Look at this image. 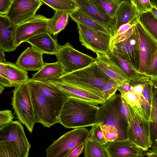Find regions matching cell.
<instances>
[{
    "label": "cell",
    "mask_w": 157,
    "mask_h": 157,
    "mask_svg": "<svg viewBox=\"0 0 157 157\" xmlns=\"http://www.w3.org/2000/svg\"><path fill=\"white\" fill-rule=\"evenodd\" d=\"M98 10L105 15L114 19L116 13L122 0H92Z\"/></svg>",
    "instance_id": "obj_32"
},
{
    "label": "cell",
    "mask_w": 157,
    "mask_h": 157,
    "mask_svg": "<svg viewBox=\"0 0 157 157\" xmlns=\"http://www.w3.org/2000/svg\"><path fill=\"white\" fill-rule=\"evenodd\" d=\"M85 143H83L75 148L67 157H77L84 150Z\"/></svg>",
    "instance_id": "obj_43"
},
{
    "label": "cell",
    "mask_w": 157,
    "mask_h": 157,
    "mask_svg": "<svg viewBox=\"0 0 157 157\" xmlns=\"http://www.w3.org/2000/svg\"><path fill=\"white\" fill-rule=\"evenodd\" d=\"M84 157H109L104 145L89 137L85 144Z\"/></svg>",
    "instance_id": "obj_31"
},
{
    "label": "cell",
    "mask_w": 157,
    "mask_h": 157,
    "mask_svg": "<svg viewBox=\"0 0 157 157\" xmlns=\"http://www.w3.org/2000/svg\"><path fill=\"white\" fill-rule=\"evenodd\" d=\"M121 110L124 119L129 124L131 119L127 103L121 94L120 100Z\"/></svg>",
    "instance_id": "obj_41"
},
{
    "label": "cell",
    "mask_w": 157,
    "mask_h": 157,
    "mask_svg": "<svg viewBox=\"0 0 157 157\" xmlns=\"http://www.w3.org/2000/svg\"><path fill=\"white\" fill-rule=\"evenodd\" d=\"M145 74L151 80L157 81V51Z\"/></svg>",
    "instance_id": "obj_38"
},
{
    "label": "cell",
    "mask_w": 157,
    "mask_h": 157,
    "mask_svg": "<svg viewBox=\"0 0 157 157\" xmlns=\"http://www.w3.org/2000/svg\"><path fill=\"white\" fill-rule=\"evenodd\" d=\"M150 1L152 5L155 6L157 8V0H150Z\"/></svg>",
    "instance_id": "obj_49"
},
{
    "label": "cell",
    "mask_w": 157,
    "mask_h": 157,
    "mask_svg": "<svg viewBox=\"0 0 157 157\" xmlns=\"http://www.w3.org/2000/svg\"><path fill=\"white\" fill-rule=\"evenodd\" d=\"M29 82L36 123L49 128L59 123V115L56 108L36 89L29 79Z\"/></svg>",
    "instance_id": "obj_6"
},
{
    "label": "cell",
    "mask_w": 157,
    "mask_h": 157,
    "mask_svg": "<svg viewBox=\"0 0 157 157\" xmlns=\"http://www.w3.org/2000/svg\"><path fill=\"white\" fill-rule=\"evenodd\" d=\"M99 107L94 104L69 97L59 116V123L66 128H76L98 124Z\"/></svg>",
    "instance_id": "obj_1"
},
{
    "label": "cell",
    "mask_w": 157,
    "mask_h": 157,
    "mask_svg": "<svg viewBox=\"0 0 157 157\" xmlns=\"http://www.w3.org/2000/svg\"><path fill=\"white\" fill-rule=\"evenodd\" d=\"M0 85L4 87H11L14 86L13 84L7 78L0 75Z\"/></svg>",
    "instance_id": "obj_44"
},
{
    "label": "cell",
    "mask_w": 157,
    "mask_h": 157,
    "mask_svg": "<svg viewBox=\"0 0 157 157\" xmlns=\"http://www.w3.org/2000/svg\"><path fill=\"white\" fill-rule=\"evenodd\" d=\"M55 55L67 73L82 69L96 61V58L78 51L69 42L59 44Z\"/></svg>",
    "instance_id": "obj_7"
},
{
    "label": "cell",
    "mask_w": 157,
    "mask_h": 157,
    "mask_svg": "<svg viewBox=\"0 0 157 157\" xmlns=\"http://www.w3.org/2000/svg\"><path fill=\"white\" fill-rule=\"evenodd\" d=\"M135 24L140 56L139 71L145 74L157 51V41L145 30L137 18Z\"/></svg>",
    "instance_id": "obj_11"
},
{
    "label": "cell",
    "mask_w": 157,
    "mask_h": 157,
    "mask_svg": "<svg viewBox=\"0 0 157 157\" xmlns=\"http://www.w3.org/2000/svg\"><path fill=\"white\" fill-rule=\"evenodd\" d=\"M0 157H19L14 147L11 142L0 141Z\"/></svg>",
    "instance_id": "obj_35"
},
{
    "label": "cell",
    "mask_w": 157,
    "mask_h": 157,
    "mask_svg": "<svg viewBox=\"0 0 157 157\" xmlns=\"http://www.w3.org/2000/svg\"><path fill=\"white\" fill-rule=\"evenodd\" d=\"M74 0L82 11L96 20L110 27L113 30L114 19L104 15L94 4L92 0Z\"/></svg>",
    "instance_id": "obj_26"
},
{
    "label": "cell",
    "mask_w": 157,
    "mask_h": 157,
    "mask_svg": "<svg viewBox=\"0 0 157 157\" xmlns=\"http://www.w3.org/2000/svg\"><path fill=\"white\" fill-rule=\"evenodd\" d=\"M14 116L10 110L0 111V128L13 121Z\"/></svg>",
    "instance_id": "obj_40"
},
{
    "label": "cell",
    "mask_w": 157,
    "mask_h": 157,
    "mask_svg": "<svg viewBox=\"0 0 157 157\" xmlns=\"http://www.w3.org/2000/svg\"><path fill=\"white\" fill-rule=\"evenodd\" d=\"M127 105L131 119L128 128V140L144 151H147L152 145L148 121Z\"/></svg>",
    "instance_id": "obj_8"
},
{
    "label": "cell",
    "mask_w": 157,
    "mask_h": 157,
    "mask_svg": "<svg viewBox=\"0 0 157 157\" xmlns=\"http://www.w3.org/2000/svg\"><path fill=\"white\" fill-rule=\"evenodd\" d=\"M5 140L13 143L19 157H28L31 145L19 121H13L0 128V141Z\"/></svg>",
    "instance_id": "obj_10"
},
{
    "label": "cell",
    "mask_w": 157,
    "mask_h": 157,
    "mask_svg": "<svg viewBox=\"0 0 157 157\" xmlns=\"http://www.w3.org/2000/svg\"><path fill=\"white\" fill-rule=\"evenodd\" d=\"M43 54L32 46L29 47L20 55L15 64L26 71H38L44 65Z\"/></svg>",
    "instance_id": "obj_19"
},
{
    "label": "cell",
    "mask_w": 157,
    "mask_h": 157,
    "mask_svg": "<svg viewBox=\"0 0 157 157\" xmlns=\"http://www.w3.org/2000/svg\"><path fill=\"white\" fill-rule=\"evenodd\" d=\"M0 75L7 78V69L5 63H0Z\"/></svg>",
    "instance_id": "obj_46"
},
{
    "label": "cell",
    "mask_w": 157,
    "mask_h": 157,
    "mask_svg": "<svg viewBox=\"0 0 157 157\" xmlns=\"http://www.w3.org/2000/svg\"><path fill=\"white\" fill-rule=\"evenodd\" d=\"M66 73L64 68L58 61L53 63H45L44 67L34 74L31 81L46 82L58 80Z\"/></svg>",
    "instance_id": "obj_23"
},
{
    "label": "cell",
    "mask_w": 157,
    "mask_h": 157,
    "mask_svg": "<svg viewBox=\"0 0 157 157\" xmlns=\"http://www.w3.org/2000/svg\"><path fill=\"white\" fill-rule=\"evenodd\" d=\"M121 85L110 78L104 86L102 90L104 99L106 101L112 98L115 94Z\"/></svg>",
    "instance_id": "obj_34"
},
{
    "label": "cell",
    "mask_w": 157,
    "mask_h": 157,
    "mask_svg": "<svg viewBox=\"0 0 157 157\" xmlns=\"http://www.w3.org/2000/svg\"><path fill=\"white\" fill-rule=\"evenodd\" d=\"M140 13L151 10L152 5L149 0H131Z\"/></svg>",
    "instance_id": "obj_39"
},
{
    "label": "cell",
    "mask_w": 157,
    "mask_h": 157,
    "mask_svg": "<svg viewBox=\"0 0 157 157\" xmlns=\"http://www.w3.org/2000/svg\"><path fill=\"white\" fill-rule=\"evenodd\" d=\"M110 51L119 54L139 71L140 56L135 27L128 38L112 47Z\"/></svg>",
    "instance_id": "obj_14"
},
{
    "label": "cell",
    "mask_w": 157,
    "mask_h": 157,
    "mask_svg": "<svg viewBox=\"0 0 157 157\" xmlns=\"http://www.w3.org/2000/svg\"><path fill=\"white\" fill-rule=\"evenodd\" d=\"M96 63L98 67L108 77L122 84L130 81L122 70L108 54L96 53Z\"/></svg>",
    "instance_id": "obj_16"
},
{
    "label": "cell",
    "mask_w": 157,
    "mask_h": 157,
    "mask_svg": "<svg viewBox=\"0 0 157 157\" xmlns=\"http://www.w3.org/2000/svg\"><path fill=\"white\" fill-rule=\"evenodd\" d=\"M16 28L5 15L0 14V48L5 52L13 51L17 47L16 41Z\"/></svg>",
    "instance_id": "obj_20"
},
{
    "label": "cell",
    "mask_w": 157,
    "mask_h": 157,
    "mask_svg": "<svg viewBox=\"0 0 157 157\" xmlns=\"http://www.w3.org/2000/svg\"><path fill=\"white\" fill-rule=\"evenodd\" d=\"M25 42L43 54L51 55H55L59 45L57 40L53 38L48 32L36 35Z\"/></svg>",
    "instance_id": "obj_24"
},
{
    "label": "cell",
    "mask_w": 157,
    "mask_h": 157,
    "mask_svg": "<svg viewBox=\"0 0 157 157\" xmlns=\"http://www.w3.org/2000/svg\"><path fill=\"white\" fill-rule=\"evenodd\" d=\"M150 85L151 107L148 124L152 145L157 146V85L151 80Z\"/></svg>",
    "instance_id": "obj_27"
},
{
    "label": "cell",
    "mask_w": 157,
    "mask_h": 157,
    "mask_svg": "<svg viewBox=\"0 0 157 157\" xmlns=\"http://www.w3.org/2000/svg\"><path fill=\"white\" fill-rule=\"evenodd\" d=\"M48 20L45 16L37 14L31 20L17 26L16 41L17 46L36 35L48 32Z\"/></svg>",
    "instance_id": "obj_13"
},
{
    "label": "cell",
    "mask_w": 157,
    "mask_h": 157,
    "mask_svg": "<svg viewBox=\"0 0 157 157\" xmlns=\"http://www.w3.org/2000/svg\"><path fill=\"white\" fill-rule=\"evenodd\" d=\"M100 126L107 142L117 140L118 137V134L117 129L114 127L109 124Z\"/></svg>",
    "instance_id": "obj_37"
},
{
    "label": "cell",
    "mask_w": 157,
    "mask_h": 157,
    "mask_svg": "<svg viewBox=\"0 0 157 157\" xmlns=\"http://www.w3.org/2000/svg\"><path fill=\"white\" fill-rule=\"evenodd\" d=\"M69 13L65 11H56L54 16L48 21V32L50 34L56 36L65 29L68 23Z\"/></svg>",
    "instance_id": "obj_28"
},
{
    "label": "cell",
    "mask_w": 157,
    "mask_h": 157,
    "mask_svg": "<svg viewBox=\"0 0 157 157\" xmlns=\"http://www.w3.org/2000/svg\"><path fill=\"white\" fill-rule=\"evenodd\" d=\"M71 19L76 23H80L94 30L113 36L112 28L88 16L79 8L69 13Z\"/></svg>",
    "instance_id": "obj_22"
},
{
    "label": "cell",
    "mask_w": 157,
    "mask_h": 157,
    "mask_svg": "<svg viewBox=\"0 0 157 157\" xmlns=\"http://www.w3.org/2000/svg\"><path fill=\"white\" fill-rule=\"evenodd\" d=\"M55 11H65L69 12L79 9L74 0H41Z\"/></svg>",
    "instance_id": "obj_33"
},
{
    "label": "cell",
    "mask_w": 157,
    "mask_h": 157,
    "mask_svg": "<svg viewBox=\"0 0 157 157\" xmlns=\"http://www.w3.org/2000/svg\"><path fill=\"white\" fill-rule=\"evenodd\" d=\"M156 18H157V8L154 5L150 10Z\"/></svg>",
    "instance_id": "obj_48"
},
{
    "label": "cell",
    "mask_w": 157,
    "mask_h": 157,
    "mask_svg": "<svg viewBox=\"0 0 157 157\" xmlns=\"http://www.w3.org/2000/svg\"><path fill=\"white\" fill-rule=\"evenodd\" d=\"M0 94H1L2 92V91H3V90L4 89L5 87L3 86H2L1 85H0Z\"/></svg>",
    "instance_id": "obj_50"
},
{
    "label": "cell",
    "mask_w": 157,
    "mask_h": 157,
    "mask_svg": "<svg viewBox=\"0 0 157 157\" xmlns=\"http://www.w3.org/2000/svg\"><path fill=\"white\" fill-rule=\"evenodd\" d=\"M11 105L19 121L32 133L36 123L29 81L15 87Z\"/></svg>",
    "instance_id": "obj_3"
},
{
    "label": "cell",
    "mask_w": 157,
    "mask_h": 157,
    "mask_svg": "<svg viewBox=\"0 0 157 157\" xmlns=\"http://www.w3.org/2000/svg\"><path fill=\"white\" fill-rule=\"evenodd\" d=\"M77 25L79 40L82 45L96 53L108 54L113 36L94 30L79 23H77Z\"/></svg>",
    "instance_id": "obj_9"
},
{
    "label": "cell",
    "mask_w": 157,
    "mask_h": 157,
    "mask_svg": "<svg viewBox=\"0 0 157 157\" xmlns=\"http://www.w3.org/2000/svg\"><path fill=\"white\" fill-rule=\"evenodd\" d=\"M89 137L91 140L101 145H105L108 142L99 124L92 126L90 131Z\"/></svg>",
    "instance_id": "obj_36"
},
{
    "label": "cell",
    "mask_w": 157,
    "mask_h": 157,
    "mask_svg": "<svg viewBox=\"0 0 157 157\" xmlns=\"http://www.w3.org/2000/svg\"><path fill=\"white\" fill-rule=\"evenodd\" d=\"M5 63L7 69V78L14 87L29 80L27 71L12 63L7 62Z\"/></svg>",
    "instance_id": "obj_29"
},
{
    "label": "cell",
    "mask_w": 157,
    "mask_h": 157,
    "mask_svg": "<svg viewBox=\"0 0 157 157\" xmlns=\"http://www.w3.org/2000/svg\"><path fill=\"white\" fill-rule=\"evenodd\" d=\"M48 82H50L63 91L69 97L78 99L96 105H102L106 101L103 99L92 93L59 80Z\"/></svg>",
    "instance_id": "obj_18"
},
{
    "label": "cell",
    "mask_w": 157,
    "mask_h": 157,
    "mask_svg": "<svg viewBox=\"0 0 157 157\" xmlns=\"http://www.w3.org/2000/svg\"><path fill=\"white\" fill-rule=\"evenodd\" d=\"M89 136L90 131L84 128L68 132L47 148L46 157H67L75 148L85 143Z\"/></svg>",
    "instance_id": "obj_5"
},
{
    "label": "cell",
    "mask_w": 157,
    "mask_h": 157,
    "mask_svg": "<svg viewBox=\"0 0 157 157\" xmlns=\"http://www.w3.org/2000/svg\"><path fill=\"white\" fill-rule=\"evenodd\" d=\"M148 157H157V146L152 145L146 154Z\"/></svg>",
    "instance_id": "obj_45"
},
{
    "label": "cell",
    "mask_w": 157,
    "mask_h": 157,
    "mask_svg": "<svg viewBox=\"0 0 157 157\" xmlns=\"http://www.w3.org/2000/svg\"><path fill=\"white\" fill-rule=\"evenodd\" d=\"M109 78L98 67L95 62L82 69L66 72L58 80L87 91L104 99L102 90Z\"/></svg>",
    "instance_id": "obj_2"
},
{
    "label": "cell",
    "mask_w": 157,
    "mask_h": 157,
    "mask_svg": "<svg viewBox=\"0 0 157 157\" xmlns=\"http://www.w3.org/2000/svg\"><path fill=\"white\" fill-rule=\"evenodd\" d=\"M104 145L109 157H143L144 151L128 139L109 142Z\"/></svg>",
    "instance_id": "obj_15"
},
{
    "label": "cell",
    "mask_w": 157,
    "mask_h": 157,
    "mask_svg": "<svg viewBox=\"0 0 157 157\" xmlns=\"http://www.w3.org/2000/svg\"><path fill=\"white\" fill-rule=\"evenodd\" d=\"M137 19L147 33L157 41V18L151 11L140 13Z\"/></svg>",
    "instance_id": "obj_30"
},
{
    "label": "cell",
    "mask_w": 157,
    "mask_h": 157,
    "mask_svg": "<svg viewBox=\"0 0 157 157\" xmlns=\"http://www.w3.org/2000/svg\"><path fill=\"white\" fill-rule=\"evenodd\" d=\"M146 157H147V156H146Z\"/></svg>",
    "instance_id": "obj_51"
},
{
    "label": "cell",
    "mask_w": 157,
    "mask_h": 157,
    "mask_svg": "<svg viewBox=\"0 0 157 157\" xmlns=\"http://www.w3.org/2000/svg\"><path fill=\"white\" fill-rule=\"evenodd\" d=\"M31 81L38 90L52 104L59 116L63 105L69 97L50 82Z\"/></svg>",
    "instance_id": "obj_17"
},
{
    "label": "cell",
    "mask_w": 157,
    "mask_h": 157,
    "mask_svg": "<svg viewBox=\"0 0 157 157\" xmlns=\"http://www.w3.org/2000/svg\"><path fill=\"white\" fill-rule=\"evenodd\" d=\"M43 4L41 0H13L5 15L13 25L17 27L33 18Z\"/></svg>",
    "instance_id": "obj_12"
},
{
    "label": "cell",
    "mask_w": 157,
    "mask_h": 157,
    "mask_svg": "<svg viewBox=\"0 0 157 157\" xmlns=\"http://www.w3.org/2000/svg\"><path fill=\"white\" fill-rule=\"evenodd\" d=\"M139 14L131 0H122L114 19L113 35L122 25L135 21Z\"/></svg>",
    "instance_id": "obj_21"
},
{
    "label": "cell",
    "mask_w": 157,
    "mask_h": 157,
    "mask_svg": "<svg viewBox=\"0 0 157 157\" xmlns=\"http://www.w3.org/2000/svg\"><path fill=\"white\" fill-rule=\"evenodd\" d=\"M13 0H0V14L5 15L8 12Z\"/></svg>",
    "instance_id": "obj_42"
},
{
    "label": "cell",
    "mask_w": 157,
    "mask_h": 157,
    "mask_svg": "<svg viewBox=\"0 0 157 157\" xmlns=\"http://www.w3.org/2000/svg\"><path fill=\"white\" fill-rule=\"evenodd\" d=\"M108 54L122 70L130 81L139 82L151 79L145 74L140 72L118 54L110 51Z\"/></svg>",
    "instance_id": "obj_25"
},
{
    "label": "cell",
    "mask_w": 157,
    "mask_h": 157,
    "mask_svg": "<svg viewBox=\"0 0 157 157\" xmlns=\"http://www.w3.org/2000/svg\"><path fill=\"white\" fill-rule=\"evenodd\" d=\"M121 94H115L99 107L98 122L100 125L109 124L117 130L118 137L116 141L128 140V124L121 110Z\"/></svg>",
    "instance_id": "obj_4"
},
{
    "label": "cell",
    "mask_w": 157,
    "mask_h": 157,
    "mask_svg": "<svg viewBox=\"0 0 157 157\" xmlns=\"http://www.w3.org/2000/svg\"><path fill=\"white\" fill-rule=\"evenodd\" d=\"M5 51L0 48V63H4L6 62Z\"/></svg>",
    "instance_id": "obj_47"
}]
</instances>
